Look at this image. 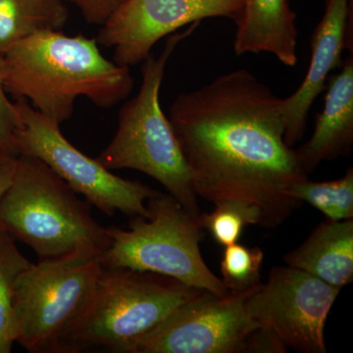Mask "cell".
<instances>
[{
  "label": "cell",
  "instance_id": "cell-2",
  "mask_svg": "<svg viewBox=\"0 0 353 353\" xmlns=\"http://www.w3.org/2000/svg\"><path fill=\"white\" fill-rule=\"evenodd\" d=\"M7 94L31 102L41 115L61 125L72 117L77 99L110 108L131 94L130 67L106 59L97 39L61 31L32 34L2 54Z\"/></svg>",
  "mask_w": 353,
  "mask_h": 353
},
{
  "label": "cell",
  "instance_id": "cell-19",
  "mask_svg": "<svg viewBox=\"0 0 353 353\" xmlns=\"http://www.w3.org/2000/svg\"><path fill=\"white\" fill-rule=\"evenodd\" d=\"M214 205L213 212L201 213L199 220L203 230H208L220 245L228 246L238 243L243 229L248 225L263 227V213L255 204L228 199Z\"/></svg>",
  "mask_w": 353,
  "mask_h": 353
},
{
  "label": "cell",
  "instance_id": "cell-12",
  "mask_svg": "<svg viewBox=\"0 0 353 353\" xmlns=\"http://www.w3.org/2000/svg\"><path fill=\"white\" fill-rule=\"evenodd\" d=\"M353 0H325L321 20L311 37V58L303 83L282 99L285 141L292 148L303 138L309 111L324 92L332 72L343 63V53L353 52Z\"/></svg>",
  "mask_w": 353,
  "mask_h": 353
},
{
  "label": "cell",
  "instance_id": "cell-6",
  "mask_svg": "<svg viewBox=\"0 0 353 353\" xmlns=\"http://www.w3.org/2000/svg\"><path fill=\"white\" fill-rule=\"evenodd\" d=\"M148 216L131 218L129 228H108L110 245L99 255L102 266L122 267L175 279L196 289L225 296L229 290L202 259L203 228L169 194L146 201Z\"/></svg>",
  "mask_w": 353,
  "mask_h": 353
},
{
  "label": "cell",
  "instance_id": "cell-23",
  "mask_svg": "<svg viewBox=\"0 0 353 353\" xmlns=\"http://www.w3.org/2000/svg\"><path fill=\"white\" fill-rule=\"evenodd\" d=\"M287 350L277 334L259 326L248 338L245 353H285Z\"/></svg>",
  "mask_w": 353,
  "mask_h": 353
},
{
  "label": "cell",
  "instance_id": "cell-15",
  "mask_svg": "<svg viewBox=\"0 0 353 353\" xmlns=\"http://www.w3.org/2000/svg\"><path fill=\"white\" fill-rule=\"evenodd\" d=\"M285 263L311 274L333 287L353 280V219L326 220L303 245L287 253Z\"/></svg>",
  "mask_w": 353,
  "mask_h": 353
},
{
  "label": "cell",
  "instance_id": "cell-20",
  "mask_svg": "<svg viewBox=\"0 0 353 353\" xmlns=\"http://www.w3.org/2000/svg\"><path fill=\"white\" fill-rule=\"evenodd\" d=\"M220 269L223 285L231 292H243L260 285V269L264 252L236 243L225 246Z\"/></svg>",
  "mask_w": 353,
  "mask_h": 353
},
{
  "label": "cell",
  "instance_id": "cell-22",
  "mask_svg": "<svg viewBox=\"0 0 353 353\" xmlns=\"http://www.w3.org/2000/svg\"><path fill=\"white\" fill-rule=\"evenodd\" d=\"M90 24L102 26L126 0H67Z\"/></svg>",
  "mask_w": 353,
  "mask_h": 353
},
{
  "label": "cell",
  "instance_id": "cell-16",
  "mask_svg": "<svg viewBox=\"0 0 353 353\" xmlns=\"http://www.w3.org/2000/svg\"><path fill=\"white\" fill-rule=\"evenodd\" d=\"M68 18L63 0H0V54L32 34L61 31Z\"/></svg>",
  "mask_w": 353,
  "mask_h": 353
},
{
  "label": "cell",
  "instance_id": "cell-17",
  "mask_svg": "<svg viewBox=\"0 0 353 353\" xmlns=\"http://www.w3.org/2000/svg\"><path fill=\"white\" fill-rule=\"evenodd\" d=\"M30 264L16 241L0 228V353H10L16 343L15 285Z\"/></svg>",
  "mask_w": 353,
  "mask_h": 353
},
{
  "label": "cell",
  "instance_id": "cell-4",
  "mask_svg": "<svg viewBox=\"0 0 353 353\" xmlns=\"http://www.w3.org/2000/svg\"><path fill=\"white\" fill-rule=\"evenodd\" d=\"M199 23L169 36L158 57L141 65L138 94L120 109L115 136L97 158L105 168L143 172L161 183L170 196L192 212L201 214L189 166L169 118L160 104V88L167 63L178 44L194 34Z\"/></svg>",
  "mask_w": 353,
  "mask_h": 353
},
{
  "label": "cell",
  "instance_id": "cell-3",
  "mask_svg": "<svg viewBox=\"0 0 353 353\" xmlns=\"http://www.w3.org/2000/svg\"><path fill=\"white\" fill-rule=\"evenodd\" d=\"M92 206L41 159L20 154L12 183L0 199V227L39 260L79 252L101 255L110 238L92 217Z\"/></svg>",
  "mask_w": 353,
  "mask_h": 353
},
{
  "label": "cell",
  "instance_id": "cell-24",
  "mask_svg": "<svg viewBox=\"0 0 353 353\" xmlns=\"http://www.w3.org/2000/svg\"><path fill=\"white\" fill-rule=\"evenodd\" d=\"M17 158L14 155L0 152V199L12 183L17 169Z\"/></svg>",
  "mask_w": 353,
  "mask_h": 353
},
{
  "label": "cell",
  "instance_id": "cell-13",
  "mask_svg": "<svg viewBox=\"0 0 353 353\" xmlns=\"http://www.w3.org/2000/svg\"><path fill=\"white\" fill-rule=\"evenodd\" d=\"M323 110L317 114L314 132L294 150L297 163L308 176L322 162L348 157L353 146V55L343 60L340 71L327 80Z\"/></svg>",
  "mask_w": 353,
  "mask_h": 353
},
{
  "label": "cell",
  "instance_id": "cell-11",
  "mask_svg": "<svg viewBox=\"0 0 353 353\" xmlns=\"http://www.w3.org/2000/svg\"><path fill=\"white\" fill-rule=\"evenodd\" d=\"M243 0H126L101 26L97 43L114 48V62L143 63L165 37L208 18L236 19Z\"/></svg>",
  "mask_w": 353,
  "mask_h": 353
},
{
  "label": "cell",
  "instance_id": "cell-5",
  "mask_svg": "<svg viewBox=\"0 0 353 353\" xmlns=\"http://www.w3.org/2000/svg\"><path fill=\"white\" fill-rule=\"evenodd\" d=\"M201 290L157 274L102 266L92 299L60 353L90 348L137 353L148 334Z\"/></svg>",
  "mask_w": 353,
  "mask_h": 353
},
{
  "label": "cell",
  "instance_id": "cell-18",
  "mask_svg": "<svg viewBox=\"0 0 353 353\" xmlns=\"http://www.w3.org/2000/svg\"><path fill=\"white\" fill-rule=\"evenodd\" d=\"M290 196L301 204L307 202L327 220L353 219V169L348 168L341 178L328 182L304 179L292 185Z\"/></svg>",
  "mask_w": 353,
  "mask_h": 353
},
{
  "label": "cell",
  "instance_id": "cell-21",
  "mask_svg": "<svg viewBox=\"0 0 353 353\" xmlns=\"http://www.w3.org/2000/svg\"><path fill=\"white\" fill-rule=\"evenodd\" d=\"M21 124L16 104L9 101L2 73V55L0 54V152L18 157L16 134Z\"/></svg>",
  "mask_w": 353,
  "mask_h": 353
},
{
  "label": "cell",
  "instance_id": "cell-7",
  "mask_svg": "<svg viewBox=\"0 0 353 353\" xmlns=\"http://www.w3.org/2000/svg\"><path fill=\"white\" fill-rule=\"evenodd\" d=\"M99 256L79 252L31 262L15 285L16 343L32 353H60L97 287Z\"/></svg>",
  "mask_w": 353,
  "mask_h": 353
},
{
  "label": "cell",
  "instance_id": "cell-1",
  "mask_svg": "<svg viewBox=\"0 0 353 353\" xmlns=\"http://www.w3.org/2000/svg\"><path fill=\"white\" fill-rule=\"evenodd\" d=\"M169 120L197 197L255 204L267 228L301 205L290 190L307 175L285 143L282 99L252 72L222 74L176 95Z\"/></svg>",
  "mask_w": 353,
  "mask_h": 353
},
{
  "label": "cell",
  "instance_id": "cell-14",
  "mask_svg": "<svg viewBox=\"0 0 353 353\" xmlns=\"http://www.w3.org/2000/svg\"><path fill=\"white\" fill-rule=\"evenodd\" d=\"M234 51L238 57L266 52L288 67L297 64L296 14L288 0H243L236 19Z\"/></svg>",
  "mask_w": 353,
  "mask_h": 353
},
{
  "label": "cell",
  "instance_id": "cell-9",
  "mask_svg": "<svg viewBox=\"0 0 353 353\" xmlns=\"http://www.w3.org/2000/svg\"><path fill=\"white\" fill-rule=\"evenodd\" d=\"M340 290L296 267L278 266L272 269L265 284L248 294L245 309L285 347L303 353H326L325 325Z\"/></svg>",
  "mask_w": 353,
  "mask_h": 353
},
{
  "label": "cell",
  "instance_id": "cell-10",
  "mask_svg": "<svg viewBox=\"0 0 353 353\" xmlns=\"http://www.w3.org/2000/svg\"><path fill=\"white\" fill-rule=\"evenodd\" d=\"M255 288L225 296L201 290L148 334L137 353H245L259 327L245 309Z\"/></svg>",
  "mask_w": 353,
  "mask_h": 353
},
{
  "label": "cell",
  "instance_id": "cell-8",
  "mask_svg": "<svg viewBox=\"0 0 353 353\" xmlns=\"http://www.w3.org/2000/svg\"><path fill=\"white\" fill-rule=\"evenodd\" d=\"M15 104L21 117L16 134L18 154L41 159L108 217L116 212L130 218L148 217L145 202L157 196V190L115 175L99 160L77 150L60 131V125L41 115L29 101L19 99Z\"/></svg>",
  "mask_w": 353,
  "mask_h": 353
},
{
  "label": "cell",
  "instance_id": "cell-25",
  "mask_svg": "<svg viewBox=\"0 0 353 353\" xmlns=\"http://www.w3.org/2000/svg\"><path fill=\"white\" fill-rule=\"evenodd\" d=\"M0 228H1V227H0Z\"/></svg>",
  "mask_w": 353,
  "mask_h": 353
}]
</instances>
